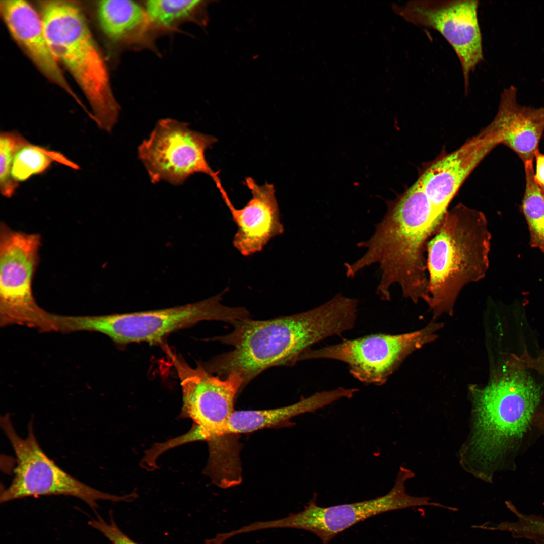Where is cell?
Segmentation results:
<instances>
[{"mask_svg": "<svg viewBox=\"0 0 544 544\" xmlns=\"http://www.w3.org/2000/svg\"><path fill=\"white\" fill-rule=\"evenodd\" d=\"M498 143L486 128L454 151L429 164L418 180L438 208L448 207L462 184Z\"/></svg>", "mask_w": 544, "mask_h": 544, "instance_id": "obj_14", "label": "cell"}, {"mask_svg": "<svg viewBox=\"0 0 544 544\" xmlns=\"http://www.w3.org/2000/svg\"><path fill=\"white\" fill-rule=\"evenodd\" d=\"M1 426L14 450L16 466L10 485L1 492L0 502L47 495H66L83 500L93 510L97 501H131L134 495L116 496L97 490L75 479L60 468L40 446L34 434L33 421L23 438L16 431L9 415L2 416Z\"/></svg>", "mask_w": 544, "mask_h": 544, "instance_id": "obj_8", "label": "cell"}, {"mask_svg": "<svg viewBox=\"0 0 544 544\" xmlns=\"http://www.w3.org/2000/svg\"><path fill=\"white\" fill-rule=\"evenodd\" d=\"M414 476L410 470L401 467L393 487L386 495L377 498L349 504L320 507L316 504V495L297 513L270 521L271 528H289L313 533L328 544L336 535L354 525L378 514L393 510L417 506H436L427 497H414L405 492V483Z\"/></svg>", "mask_w": 544, "mask_h": 544, "instance_id": "obj_11", "label": "cell"}, {"mask_svg": "<svg viewBox=\"0 0 544 544\" xmlns=\"http://www.w3.org/2000/svg\"><path fill=\"white\" fill-rule=\"evenodd\" d=\"M524 165L525 188L521 210L528 225L530 245L544 254V196L534 179L533 161Z\"/></svg>", "mask_w": 544, "mask_h": 544, "instance_id": "obj_20", "label": "cell"}, {"mask_svg": "<svg viewBox=\"0 0 544 544\" xmlns=\"http://www.w3.org/2000/svg\"><path fill=\"white\" fill-rule=\"evenodd\" d=\"M41 16L55 57L82 89L98 126L111 132L120 107L112 90L104 58L81 9L72 2L47 1L41 5Z\"/></svg>", "mask_w": 544, "mask_h": 544, "instance_id": "obj_4", "label": "cell"}, {"mask_svg": "<svg viewBox=\"0 0 544 544\" xmlns=\"http://www.w3.org/2000/svg\"><path fill=\"white\" fill-rule=\"evenodd\" d=\"M358 305L357 299L338 294L300 313L266 320L236 321L232 332L214 338L233 349L215 357L205 367L224 378L235 372L244 387L268 368L294 364L314 344L352 329Z\"/></svg>", "mask_w": 544, "mask_h": 544, "instance_id": "obj_1", "label": "cell"}, {"mask_svg": "<svg viewBox=\"0 0 544 544\" xmlns=\"http://www.w3.org/2000/svg\"><path fill=\"white\" fill-rule=\"evenodd\" d=\"M213 136L190 129L172 118L157 121L148 138L138 147V156L153 184L165 181L182 185L191 175L209 176L218 189L223 186L208 164L206 152L217 142Z\"/></svg>", "mask_w": 544, "mask_h": 544, "instance_id": "obj_9", "label": "cell"}, {"mask_svg": "<svg viewBox=\"0 0 544 544\" xmlns=\"http://www.w3.org/2000/svg\"><path fill=\"white\" fill-rule=\"evenodd\" d=\"M357 388L337 387L317 392L292 404L264 410L234 411L228 425L229 434L237 435L287 423L293 417L315 412L342 398H351Z\"/></svg>", "mask_w": 544, "mask_h": 544, "instance_id": "obj_18", "label": "cell"}, {"mask_svg": "<svg viewBox=\"0 0 544 544\" xmlns=\"http://www.w3.org/2000/svg\"><path fill=\"white\" fill-rule=\"evenodd\" d=\"M29 142L16 131H4L0 135V189L6 197H11L19 185L11 171L17 152Z\"/></svg>", "mask_w": 544, "mask_h": 544, "instance_id": "obj_22", "label": "cell"}, {"mask_svg": "<svg viewBox=\"0 0 544 544\" xmlns=\"http://www.w3.org/2000/svg\"><path fill=\"white\" fill-rule=\"evenodd\" d=\"M172 359L182 391V415L194 423L190 434L195 440L207 442L210 458L231 457L239 446L237 435L228 433V425L236 395L243 387L242 378L232 372L222 379L200 365L191 367L179 356Z\"/></svg>", "mask_w": 544, "mask_h": 544, "instance_id": "obj_5", "label": "cell"}, {"mask_svg": "<svg viewBox=\"0 0 544 544\" xmlns=\"http://www.w3.org/2000/svg\"><path fill=\"white\" fill-rule=\"evenodd\" d=\"M41 238L0 227V323L26 326L42 332L56 331L55 315L41 309L33 296L32 283L39 262Z\"/></svg>", "mask_w": 544, "mask_h": 544, "instance_id": "obj_7", "label": "cell"}, {"mask_svg": "<svg viewBox=\"0 0 544 544\" xmlns=\"http://www.w3.org/2000/svg\"><path fill=\"white\" fill-rule=\"evenodd\" d=\"M222 294L203 301L164 309L98 316H67L69 332L88 331L108 336L119 344L161 342L170 333L200 321L218 320L232 323L240 319V309L221 303Z\"/></svg>", "mask_w": 544, "mask_h": 544, "instance_id": "obj_6", "label": "cell"}, {"mask_svg": "<svg viewBox=\"0 0 544 544\" xmlns=\"http://www.w3.org/2000/svg\"><path fill=\"white\" fill-rule=\"evenodd\" d=\"M535 169H534V179L544 196V154L538 151L534 157Z\"/></svg>", "mask_w": 544, "mask_h": 544, "instance_id": "obj_24", "label": "cell"}, {"mask_svg": "<svg viewBox=\"0 0 544 544\" xmlns=\"http://www.w3.org/2000/svg\"><path fill=\"white\" fill-rule=\"evenodd\" d=\"M498 144L514 151L524 163L533 161L544 131V107L522 106L513 86L501 94L497 113L486 127Z\"/></svg>", "mask_w": 544, "mask_h": 544, "instance_id": "obj_16", "label": "cell"}, {"mask_svg": "<svg viewBox=\"0 0 544 544\" xmlns=\"http://www.w3.org/2000/svg\"><path fill=\"white\" fill-rule=\"evenodd\" d=\"M88 524L101 532L112 544H139L119 528L112 515L109 522L98 515L97 519L89 521Z\"/></svg>", "mask_w": 544, "mask_h": 544, "instance_id": "obj_23", "label": "cell"}, {"mask_svg": "<svg viewBox=\"0 0 544 544\" xmlns=\"http://www.w3.org/2000/svg\"><path fill=\"white\" fill-rule=\"evenodd\" d=\"M210 1L201 0H149L143 5L156 33L173 31L181 24L193 22L205 26Z\"/></svg>", "mask_w": 544, "mask_h": 544, "instance_id": "obj_19", "label": "cell"}, {"mask_svg": "<svg viewBox=\"0 0 544 544\" xmlns=\"http://www.w3.org/2000/svg\"><path fill=\"white\" fill-rule=\"evenodd\" d=\"M534 423H535L540 428L544 429V409L536 413Z\"/></svg>", "mask_w": 544, "mask_h": 544, "instance_id": "obj_25", "label": "cell"}, {"mask_svg": "<svg viewBox=\"0 0 544 544\" xmlns=\"http://www.w3.org/2000/svg\"><path fill=\"white\" fill-rule=\"evenodd\" d=\"M54 161L78 169L76 164L62 154L29 142L15 155L11 171V176L18 183L24 181L32 175L45 171Z\"/></svg>", "mask_w": 544, "mask_h": 544, "instance_id": "obj_21", "label": "cell"}, {"mask_svg": "<svg viewBox=\"0 0 544 544\" xmlns=\"http://www.w3.org/2000/svg\"><path fill=\"white\" fill-rule=\"evenodd\" d=\"M478 7L477 0H414L393 7L407 22L434 29L449 42L460 62L465 93L470 73L484 59Z\"/></svg>", "mask_w": 544, "mask_h": 544, "instance_id": "obj_12", "label": "cell"}, {"mask_svg": "<svg viewBox=\"0 0 544 544\" xmlns=\"http://www.w3.org/2000/svg\"><path fill=\"white\" fill-rule=\"evenodd\" d=\"M96 15L104 36L121 49L153 48L156 32L143 4L130 0L99 1Z\"/></svg>", "mask_w": 544, "mask_h": 544, "instance_id": "obj_17", "label": "cell"}, {"mask_svg": "<svg viewBox=\"0 0 544 544\" xmlns=\"http://www.w3.org/2000/svg\"><path fill=\"white\" fill-rule=\"evenodd\" d=\"M441 327L439 324L432 323L409 333H378L344 339L337 344L308 350L301 361L317 359L339 361L348 365L350 374L361 382L381 386L408 355L435 339V332Z\"/></svg>", "mask_w": 544, "mask_h": 544, "instance_id": "obj_10", "label": "cell"}, {"mask_svg": "<svg viewBox=\"0 0 544 544\" xmlns=\"http://www.w3.org/2000/svg\"><path fill=\"white\" fill-rule=\"evenodd\" d=\"M0 12L13 38L40 72L82 105L60 69L46 37L42 17L33 6L23 0L1 1Z\"/></svg>", "mask_w": 544, "mask_h": 544, "instance_id": "obj_15", "label": "cell"}, {"mask_svg": "<svg viewBox=\"0 0 544 544\" xmlns=\"http://www.w3.org/2000/svg\"><path fill=\"white\" fill-rule=\"evenodd\" d=\"M491 238L482 212L462 203L447 211L427 246L426 303L435 317L452 315L463 287L485 277Z\"/></svg>", "mask_w": 544, "mask_h": 544, "instance_id": "obj_3", "label": "cell"}, {"mask_svg": "<svg viewBox=\"0 0 544 544\" xmlns=\"http://www.w3.org/2000/svg\"><path fill=\"white\" fill-rule=\"evenodd\" d=\"M470 392L472 427L460 462L468 471L489 481L534 422L542 391L526 369L509 360L486 386L472 387Z\"/></svg>", "mask_w": 544, "mask_h": 544, "instance_id": "obj_2", "label": "cell"}, {"mask_svg": "<svg viewBox=\"0 0 544 544\" xmlns=\"http://www.w3.org/2000/svg\"><path fill=\"white\" fill-rule=\"evenodd\" d=\"M207 541H208V540H206V543H207V544H208V543H207Z\"/></svg>", "mask_w": 544, "mask_h": 544, "instance_id": "obj_26", "label": "cell"}, {"mask_svg": "<svg viewBox=\"0 0 544 544\" xmlns=\"http://www.w3.org/2000/svg\"><path fill=\"white\" fill-rule=\"evenodd\" d=\"M245 183L252 197L242 208L235 207L224 188L219 191L237 226L233 246L242 255L249 256L282 234L284 227L274 186L267 182L259 185L251 177L246 178Z\"/></svg>", "mask_w": 544, "mask_h": 544, "instance_id": "obj_13", "label": "cell"}]
</instances>
